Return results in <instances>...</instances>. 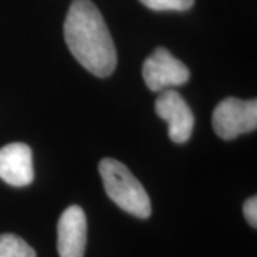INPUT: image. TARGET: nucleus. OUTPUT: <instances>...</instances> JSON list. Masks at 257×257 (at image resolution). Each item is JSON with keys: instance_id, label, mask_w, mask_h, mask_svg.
Wrapping results in <instances>:
<instances>
[{"instance_id": "obj_9", "label": "nucleus", "mask_w": 257, "mask_h": 257, "mask_svg": "<svg viewBox=\"0 0 257 257\" xmlns=\"http://www.w3.org/2000/svg\"><path fill=\"white\" fill-rule=\"evenodd\" d=\"M146 8L156 12H184L189 10L194 5V0H140Z\"/></svg>"}, {"instance_id": "obj_8", "label": "nucleus", "mask_w": 257, "mask_h": 257, "mask_svg": "<svg viewBox=\"0 0 257 257\" xmlns=\"http://www.w3.org/2000/svg\"><path fill=\"white\" fill-rule=\"evenodd\" d=\"M0 257H36V251L22 237L5 233L0 234Z\"/></svg>"}, {"instance_id": "obj_1", "label": "nucleus", "mask_w": 257, "mask_h": 257, "mask_svg": "<svg viewBox=\"0 0 257 257\" xmlns=\"http://www.w3.org/2000/svg\"><path fill=\"white\" fill-rule=\"evenodd\" d=\"M64 40L74 59L97 77L110 76L117 53L109 28L90 0H73L64 20Z\"/></svg>"}, {"instance_id": "obj_2", "label": "nucleus", "mask_w": 257, "mask_h": 257, "mask_svg": "<svg viewBox=\"0 0 257 257\" xmlns=\"http://www.w3.org/2000/svg\"><path fill=\"white\" fill-rule=\"evenodd\" d=\"M99 173L104 190L121 210L139 219L152 214V204L143 184L139 182L121 162L106 157L99 163Z\"/></svg>"}, {"instance_id": "obj_4", "label": "nucleus", "mask_w": 257, "mask_h": 257, "mask_svg": "<svg viewBox=\"0 0 257 257\" xmlns=\"http://www.w3.org/2000/svg\"><path fill=\"white\" fill-rule=\"evenodd\" d=\"M143 79L150 90L163 92L169 87L184 84L190 79V72L167 49L157 47L143 63Z\"/></svg>"}, {"instance_id": "obj_3", "label": "nucleus", "mask_w": 257, "mask_h": 257, "mask_svg": "<svg viewBox=\"0 0 257 257\" xmlns=\"http://www.w3.org/2000/svg\"><path fill=\"white\" fill-rule=\"evenodd\" d=\"M214 133L223 140H233L257 127V100L226 97L216 106L211 117Z\"/></svg>"}, {"instance_id": "obj_10", "label": "nucleus", "mask_w": 257, "mask_h": 257, "mask_svg": "<svg viewBox=\"0 0 257 257\" xmlns=\"http://www.w3.org/2000/svg\"><path fill=\"white\" fill-rule=\"evenodd\" d=\"M243 211H244V217L248 221V224L256 229L257 227V197L253 196L246 200L244 206H243Z\"/></svg>"}, {"instance_id": "obj_5", "label": "nucleus", "mask_w": 257, "mask_h": 257, "mask_svg": "<svg viewBox=\"0 0 257 257\" xmlns=\"http://www.w3.org/2000/svg\"><path fill=\"white\" fill-rule=\"evenodd\" d=\"M156 113L169 124V138L175 143H186L193 133L194 116L187 101L175 90L166 89L156 99Z\"/></svg>"}, {"instance_id": "obj_7", "label": "nucleus", "mask_w": 257, "mask_h": 257, "mask_svg": "<svg viewBox=\"0 0 257 257\" xmlns=\"http://www.w3.org/2000/svg\"><path fill=\"white\" fill-rule=\"evenodd\" d=\"M0 179L15 187H25L33 182V155L28 145L10 143L0 149Z\"/></svg>"}, {"instance_id": "obj_6", "label": "nucleus", "mask_w": 257, "mask_h": 257, "mask_svg": "<svg viewBox=\"0 0 257 257\" xmlns=\"http://www.w3.org/2000/svg\"><path fill=\"white\" fill-rule=\"evenodd\" d=\"M87 220L82 207L70 206L57 223V251L60 257H84Z\"/></svg>"}]
</instances>
